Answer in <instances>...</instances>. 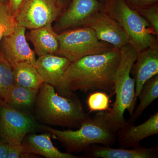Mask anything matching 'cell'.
<instances>
[{"label":"cell","instance_id":"52a82bcc","mask_svg":"<svg viewBox=\"0 0 158 158\" xmlns=\"http://www.w3.org/2000/svg\"><path fill=\"white\" fill-rule=\"evenodd\" d=\"M37 129L40 125L28 113L0 101V136L3 141L10 145L22 144L26 136Z\"/></svg>","mask_w":158,"mask_h":158},{"label":"cell","instance_id":"7a4b0ae2","mask_svg":"<svg viewBox=\"0 0 158 158\" xmlns=\"http://www.w3.org/2000/svg\"><path fill=\"white\" fill-rule=\"evenodd\" d=\"M34 107L36 118L48 125L79 128L91 118L75 94L61 96L45 83L39 88Z\"/></svg>","mask_w":158,"mask_h":158},{"label":"cell","instance_id":"8992f818","mask_svg":"<svg viewBox=\"0 0 158 158\" xmlns=\"http://www.w3.org/2000/svg\"><path fill=\"white\" fill-rule=\"evenodd\" d=\"M58 37L59 48L56 55L65 57L71 62L86 56L103 53L114 48L99 40L94 31L88 27L63 31L58 34Z\"/></svg>","mask_w":158,"mask_h":158},{"label":"cell","instance_id":"4dcf8cb0","mask_svg":"<svg viewBox=\"0 0 158 158\" xmlns=\"http://www.w3.org/2000/svg\"><path fill=\"white\" fill-rule=\"evenodd\" d=\"M99 1H100L101 2H102V3H104L106 2L108 0H99Z\"/></svg>","mask_w":158,"mask_h":158},{"label":"cell","instance_id":"e0dca14e","mask_svg":"<svg viewBox=\"0 0 158 158\" xmlns=\"http://www.w3.org/2000/svg\"><path fill=\"white\" fill-rule=\"evenodd\" d=\"M58 35L52 24H49L39 28L30 30L26 36L34 46V53L40 56L48 54L56 55L59 48Z\"/></svg>","mask_w":158,"mask_h":158},{"label":"cell","instance_id":"7c38bea8","mask_svg":"<svg viewBox=\"0 0 158 158\" xmlns=\"http://www.w3.org/2000/svg\"><path fill=\"white\" fill-rule=\"evenodd\" d=\"M158 134V112L156 111L146 121L138 125L126 123L116 131V139L120 148H134L140 147L143 139Z\"/></svg>","mask_w":158,"mask_h":158},{"label":"cell","instance_id":"ba28073f","mask_svg":"<svg viewBox=\"0 0 158 158\" xmlns=\"http://www.w3.org/2000/svg\"><path fill=\"white\" fill-rule=\"evenodd\" d=\"M62 11L54 0H23L15 18L18 25L30 30L52 24Z\"/></svg>","mask_w":158,"mask_h":158},{"label":"cell","instance_id":"ffe728a7","mask_svg":"<svg viewBox=\"0 0 158 158\" xmlns=\"http://www.w3.org/2000/svg\"><path fill=\"white\" fill-rule=\"evenodd\" d=\"M158 97V74L149 79L144 85L138 98L139 104L133 112L128 122L134 123L142 113Z\"/></svg>","mask_w":158,"mask_h":158},{"label":"cell","instance_id":"277c9868","mask_svg":"<svg viewBox=\"0 0 158 158\" xmlns=\"http://www.w3.org/2000/svg\"><path fill=\"white\" fill-rule=\"evenodd\" d=\"M119 49L121 58L116 72L114 88L116 100L113 107L106 112L108 124L116 132L126 123L124 117L125 111L127 110L131 116L137 101L135 83L131 77V70L137 59V53L129 43Z\"/></svg>","mask_w":158,"mask_h":158},{"label":"cell","instance_id":"44dd1931","mask_svg":"<svg viewBox=\"0 0 158 158\" xmlns=\"http://www.w3.org/2000/svg\"><path fill=\"white\" fill-rule=\"evenodd\" d=\"M17 26L8 4H0V44L4 37L13 33Z\"/></svg>","mask_w":158,"mask_h":158},{"label":"cell","instance_id":"3957f363","mask_svg":"<svg viewBox=\"0 0 158 158\" xmlns=\"http://www.w3.org/2000/svg\"><path fill=\"white\" fill-rule=\"evenodd\" d=\"M106 112H99L75 131H61L46 125H40V129L50 133L70 153L85 152L92 144L112 146L117 140L116 132L109 126Z\"/></svg>","mask_w":158,"mask_h":158},{"label":"cell","instance_id":"7402d4cb","mask_svg":"<svg viewBox=\"0 0 158 158\" xmlns=\"http://www.w3.org/2000/svg\"><path fill=\"white\" fill-rule=\"evenodd\" d=\"M14 84L11 65L0 52V101L3 100L6 92Z\"/></svg>","mask_w":158,"mask_h":158},{"label":"cell","instance_id":"ac0fdd59","mask_svg":"<svg viewBox=\"0 0 158 158\" xmlns=\"http://www.w3.org/2000/svg\"><path fill=\"white\" fill-rule=\"evenodd\" d=\"M39 90L14 83L6 92L3 101L11 107L27 113L26 111L34 106Z\"/></svg>","mask_w":158,"mask_h":158},{"label":"cell","instance_id":"5bb4252c","mask_svg":"<svg viewBox=\"0 0 158 158\" xmlns=\"http://www.w3.org/2000/svg\"><path fill=\"white\" fill-rule=\"evenodd\" d=\"M84 156L89 158H157V146L134 148H115L110 146L94 144L84 152Z\"/></svg>","mask_w":158,"mask_h":158},{"label":"cell","instance_id":"9a60e30c","mask_svg":"<svg viewBox=\"0 0 158 158\" xmlns=\"http://www.w3.org/2000/svg\"><path fill=\"white\" fill-rule=\"evenodd\" d=\"M71 62L65 57L53 54L38 56L36 68L44 83L56 88L65 74Z\"/></svg>","mask_w":158,"mask_h":158},{"label":"cell","instance_id":"30bf717a","mask_svg":"<svg viewBox=\"0 0 158 158\" xmlns=\"http://www.w3.org/2000/svg\"><path fill=\"white\" fill-rule=\"evenodd\" d=\"M26 30L17 25L12 34L2 40L0 52L11 65L21 62L36 65L37 59L27 41Z\"/></svg>","mask_w":158,"mask_h":158},{"label":"cell","instance_id":"6da1fadb","mask_svg":"<svg viewBox=\"0 0 158 158\" xmlns=\"http://www.w3.org/2000/svg\"><path fill=\"white\" fill-rule=\"evenodd\" d=\"M120 58V49L114 48L103 53L86 56L71 62L55 90L64 97L69 96L77 90L113 93Z\"/></svg>","mask_w":158,"mask_h":158},{"label":"cell","instance_id":"cb8c5ba5","mask_svg":"<svg viewBox=\"0 0 158 158\" xmlns=\"http://www.w3.org/2000/svg\"><path fill=\"white\" fill-rule=\"evenodd\" d=\"M136 11L149 23L158 39V4Z\"/></svg>","mask_w":158,"mask_h":158},{"label":"cell","instance_id":"4316f807","mask_svg":"<svg viewBox=\"0 0 158 158\" xmlns=\"http://www.w3.org/2000/svg\"><path fill=\"white\" fill-rule=\"evenodd\" d=\"M23 0H9L8 6L11 14L15 15L17 13Z\"/></svg>","mask_w":158,"mask_h":158},{"label":"cell","instance_id":"d6986e66","mask_svg":"<svg viewBox=\"0 0 158 158\" xmlns=\"http://www.w3.org/2000/svg\"><path fill=\"white\" fill-rule=\"evenodd\" d=\"M14 83L25 88L38 89L44 83L36 66L27 62L11 65Z\"/></svg>","mask_w":158,"mask_h":158},{"label":"cell","instance_id":"484cf974","mask_svg":"<svg viewBox=\"0 0 158 158\" xmlns=\"http://www.w3.org/2000/svg\"><path fill=\"white\" fill-rule=\"evenodd\" d=\"M24 149L22 144L20 145H10L9 144L8 158H22Z\"/></svg>","mask_w":158,"mask_h":158},{"label":"cell","instance_id":"f1b7e54d","mask_svg":"<svg viewBox=\"0 0 158 158\" xmlns=\"http://www.w3.org/2000/svg\"><path fill=\"white\" fill-rule=\"evenodd\" d=\"M54 1L63 11L67 8L71 0H54Z\"/></svg>","mask_w":158,"mask_h":158},{"label":"cell","instance_id":"4fadbf2b","mask_svg":"<svg viewBox=\"0 0 158 158\" xmlns=\"http://www.w3.org/2000/svg\"><path fill=\"white\" fill-rule=\"evenodd\" d=\"M131 70L135 83V99L139 96L143 85L158 74V44L137 53V59Z\"/></svg>","mask_w":158,"mask_h":158},{"label":"cell","instance_id":"2e32d148","mask_svg":"<svg viewBox=\"0 0 158 158\" xmlns=\"http://www.w3.org/2000/svg\"><path fill=\"white\" fill-rule=\"evenodd\" d=\"M51 136L48 132L41 135L30 133L24 138L22 144L26 152L47 158H79L72 153L60 151L53 144Z\"/></svg>","mask_w":158,"mask_h":158},{"label":"cell","instance_id":"83f0119b","mask_svg":"<svg viewBox=\"0 0 158 158\" xmlns=\"http://www.w3.org/2000/svg\"><path fill=\"white\" fill-rule=\"evenodd\" d=\"M9 147L8 143L0 140V158H8Z\"/></svg>","mask_w":158,"mask_h":158},{"label":"cell","instance_id":"9c48e42d","mask_svg":"<svg viewBox=\"0 0 158 158\" xmlns=\"http://www.w3.org/2000/svg\"><path fill=\"white\" fill-rule=\"evenodd\" d=\"M103 6L99 0H71L67 8L56 20L54 31L59 34L71 29L84 27L94 16L102 10Z\"/></svg>","mask_w":158,"mask_h":158},{"label":"cell","instance_id":"f546056e","mask_svg":"<svg viewBox=\"0 0 158 158\" xmlns=\"http://www.w3.org/2000/svg\"><path fill=\"white\" fill-rule=\"evenodd\" d=\"M9 4V0H0V4Z\"/></svg>","mask_w":158,"mask_h":158},{"label":"cell","instance_id":"8fae6325","mask_svg":"<svg viewBox=\"0 0 158 158\" xmlns=\"http://www.w3.org/2000/svg\"><path fill=\"white\" fill-rule=\"evenodd\" d=\"M85 27L93 30L99 40L110 44L116 48L120 49L128 43L127 36L121 27L103 9L94 16Z\"/></svg>","mask_w":158,"mask_h":158},{"label":"cell","instance_id":"603a6c76","mask_svg":"<svg viewBox=\"0 0 158 158\" xmlns=\"http://www.w3.org/2000/svg\"><path fill=\"white\" fill-rule=\"evenodd\" d=\"M86 102L90 112L107 111L110 107V97L106 92L96 90L89 94Z\"/></svg>","mask_w":158,"mask_h":158},{"label":"cell","instance_id":"d4e9b609","mask_svg":"<svg viewBox=\"0 0 158 158\" xmlns=\"http://www.w3.org/2000/svg\"><path fill=\"white\" fill-rule=\"evenodd\" d=\"M128 6L135 10L145 9L158 4V0H124Z\"/></svg>","mask_w":158,"mask_h":158},{"label":"cell","instance_id":"5b68a950","mask_svg":"<svg viewBox=\"0 0 158 158\" xmlns=\"http://www.w3.org/2000/svg\"><path fill=\"white\" fill-rule=\"evenodd\" d=\"M103 11L116 21L124 31L128 43L137 53L158 44L152 28L142 15L124 0H108Z\"/></svg>","mask_w":158,"mask_h":158}]
</instances>
